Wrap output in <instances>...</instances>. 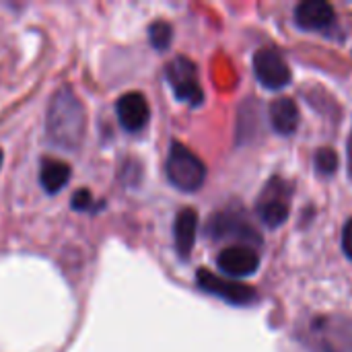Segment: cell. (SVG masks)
Here are the masks:
<instances>
[{
    "mask_svg": "<svg viewBox=\"0 0 352 352\" xmlns=\"http://www.w3.org/2000/svg\"><path fill=\"white\" fill-rule=\"evenodd\" d=\"M289 210H291V188L285 179L272 177L258 200V214L266 227L276 229L289 219Z\"/></svg>",
    "mask_w": 352,
    "mask_h": 352,
    "instance_id": "cell-5",
    "label": "cell"
},
{
    "mask_svg": "<svg viewBox=\"0 0 352 352\" xmlns=\"http://www.w3.org/2000/svg\"><path fill=\"white\" fill-rule=\"evenodd\" d=\"M334 21V6L326 0H305L295 8V23L305 31H326Z\"/></svg>",
    "mask_w": 352,
    "mask_h": 352,
    "instance_id": "cell-11",
    "label": "cell"
},
{
    "mask_svg": "<svg viewBox=\"0 0 352 352\" xmlns=\"http://www.w3.org/2000/svg\"><path fill=\"white\" fill-rule=\"evenodd\" d=\"M0 165H2V151H0Z\"/></svg>",
    "mask_w": 352,
    "mask_h": 352,
    "instance_id": "cell-19",
    "label": "cell"
},
{
    "mask_svg": "<svg viewBox=\"0 0 352 352\" xmlns=\"http://www.w3.org/2000/svg\"><path fill=\"white\" fill-rule=\"evenodd\" d=\"M301 338L316 352H352V320L318 316L301 330Z\"/></svg>",
    "mask_w": 352,
    "mask_h": 352,
    "instance_id": "cell-2",
    "label": "cell"
},
{
    "mask_svg": "<svg viewBox=\"0 0 352 352\" xmlns=\"http://www.w3.org/2000/svg\"><path fill=\"white\" fill-rule=\"evenodd\" d=\"M91 202H93V196H91L89 190H78L72 196V208H76V210H89Z\"/></svg>",
    "mask_w": 352,
    "mask_h": 352,
    "instance_id": "cell-17",
    "label": "cell"
},
{
    "mask_svg": "<svg viewBox=\"0 0 352 352\" xmlns=\"http://www.w3.org/2000/svg\"><path fill=\"white\" fill-rule=\"evenodd\" d=\"M116 111H118L120 126L126 132H140L148 124V118H151L148 101L138 91H132V93L122 95L118 99Z\"/></svg>",
    "mask_w": 352,
    "mask_h": 352,
    "instance_id": "cell-10",
    "label": "cell"
},
{
    "mask_svg": "<svg viewBox=\"0 0 352 352\" xmlns=\"http://www.w3.org/2000/svg\"><path fill=\"white\" fill-rule=\"evenodd\" d=\"M165 76L175 93V97L184 103H190V105H200L202 99H204V91L198 82V70H196V64L186 58V56H177L173 58L167 68H165Z\"/></svg>",
    "mask_w": 352,
    "mask_h": 352,
    "instance_id": "cell-4",
    "label": "cell"
},
{
    "mask_svg": "<svg viewBox=\"0 0 352 352\" xmlns=\"http://www.w3.org/2000/svg\"><path fill=\"white\" fill-rule=\"evenodd\" d=\"M254 74L264 89L278 91L291 82V68L283 54L274 47H262L254 56Z\"/></svg>",
    "mask_w": 352,
    "mask_h": 352,
    "instance_id": "cell-7",
    "label": "cell"
},
{
    "mask_svg": "<svg viewBox=\"0 0 352 352\" xmlns=\"http://www.w3.org/2000/svg\"><path fill=\"white\" fill-rule=\"evenodd\" d=\"M270 122L272 128L283 134L291 136L299 128V107L291 97H278L270 105Z\"/></svg>",
    "mask_w": 352,
    "mask_h": 352,
    "instance_id": "cell-13",
    "label": "cell"
},
{
    "mask_svg": "<svg viewBox=\"0 0 352 352\" xmlns=\"http://www.w3.org/2000/svg\"><path fill=\"white\" fill-rule=\"evenodd\" d=\"M342 250H344L346 258L352 260V219L342 229Z\"/></svg>",
    "mask_w": 352,
    "mask_h": 352,
    "instance_id": "cell-18",
    "label": "cell"
},
{
    "mask_svg": "<svg viewBox=\"0 0 352 352\" xmlns=\"http://www.w3.org/2000/svg\"><path fill=\"white\" fill-rule=\"evenodd\" d=\"M70 165L60 159H43L39 167V182L47 194H58L70 179Z\"/></svg>",
    "mask_w": 352,
    "mask_h": 352,
    "instance_id": "cell-14",
    "label": "cell"
},
{
    "mask_svg": "<svg viewBox=\"0 0 352 352\" xmlns=\"http://www.w3.org/2000/svg\"><path fill=\"white\" fill-rule=\"evenodd\" d=\"M217 264L223 274H227L231 278H245V276H252L258 272L260 258H258L256 250H252L250 245H231L219 254Z\"/></svg>",
    "mask_w": 352,
    "mask_h": 352,
    "instance_id": "cell-9",
    "label": "cell"
},
{
    "mask_svg": "<svg viewBox=\"0 0 352 352\" xmlns=\"http://www.w3.org/2000/svg\"><path fill=\"white\" fill-rule=\"evenodd\" d=\"M208 235L214 241H227V239H237L239 245L245 243H260L262 237L260 233L254 229V225L245 219V214L241 212H217L210 223H208Z\"/></svg>",
    "mask_w": 352,
    "mask_h": 352,
    "instance_id": "cell-6",
    "label": "cell"
},
{
    "mask_svg": "<svg viewBox=\"0 0 352 352\" xmlns=\"http://www.w3.org/2000/svg\"><path fill=\"white\" fill-rule=\"evenodd\" d=\"M198 235V214L194 208H182L175 217L173 225V239H175V250L177 256L188 260Z\"/></svg>",
    "mask_w": 352,
    "mask_h": 352,
    "instance_id": "cell-12",
    "label": "cell"
},
{
    "mask_svg": "<svg viewBox=\"0 0 352 352\" xmlns=\"http://www.w3.org/2000/svg\"><path fill=\"white\" fill-rule=\"evenodd\" d=\"M148 39L153 43L155 50L159 52H165L169 45H171V39H173V29L169 23L165 21H155L151 27H148Z\"/></svg>",
    "mask_w": 352,
    "mask_h": 352,
    "instance_id": "cell-15",
    "label": "cell"
},
{
    "mask_svg": "<svg viewBox=\"0 0 352 352\" xmlns=\"http://www.w3.org/2000/svg\"><path fill=\"white\" fill-rule=\"evenodd\" d=\"M165 173L171 186H175L182 192H196L202 188L206 179V167L200 157H196L186 144L171 142Z\"/></svg>",
    "mask_w": 352,
    "mask_h": 352,
    "instance_id": "cell-3",
    "label": "cell"
},
{
    "mask_svg": "<svg viewBox=\"0 0 352 352\" xmlns=\"http://www.w3.org/2000/svg\"><path fill=\"white\" fill-rule=\"evenodd\" d=\"M316 169L322 173V175H332L336 173L338 169V155L332 151V148H320L316 153Z\"/></svg>",
    "mask_w": 352,
    "mask_h": 352,
    "instance_id": "cell-16",
    "label": "cell"
},
{
    "mask_svg": "<svg viewBox=\"0 0 352 352\" xmlns=\"http://www.w3.org/2000/svg\"><path fill=\"white\" fill-rule=\"evenodd\" d=\"M196 280H198V287L231 305H250L258 299V293L243 285V283H237V280H227V278H221L208 270H198L196 274Z\"/></svg>",
    "mask_w": 352,
    "mask_h": 352,
    "instance_id": "cell-8",
    "label": "cell"
},
{
    "mask_svg": "<svg viewBox=\"0 0 352 352\" xmlns=\"http://www.w3.org/2000/svg\"><path fill=\"white\" fill-rule=\"evenodd\" d=\"M45 130H47V138L56 146L76 151L82 144L85 130H87V113L82 101L72 91V87L66 85L54 93L47 105Z\"/></svg>",
    "mask_w": 352,
    "mask_h": 352,
    "instance_id": "cell-1",
    "label": "cell"
}]
</instances>
